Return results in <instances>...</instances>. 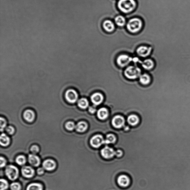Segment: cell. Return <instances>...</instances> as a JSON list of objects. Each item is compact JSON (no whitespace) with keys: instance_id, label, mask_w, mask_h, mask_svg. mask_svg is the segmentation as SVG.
Instances as JSON below:
<instances>
[{"instance_id":"1","label":"cell","mask_w":190,"mask_h":190,"mask_svg":"<svg viewBox=\"0 0 190 190\" xmlns=\"http://www.w3.org/2000/svg\"><path fill=\"white\" fill-rule=\"evenodd\" d=\"M144 27V22L142 19L135 17L127 20L125 27L130 33L136 34L142 31Z\"/></svg>"},{"instance_id":"2","label":"cell","mask_w":190,"mask_h":190,"mask_svg":"<svg viewBox=\"0 0 190 190\" xmlns=\"http://www.w3.org/2000/svg\"><path fill=\"white\" fill-rule=\"evenodd\" d=\"M117 7L122 14H129L136 10L137 2L136 0H118Z\"/></svg>"},{"instance_id":"3","label":"cell","mask_w":190,"mask_h":190,"mask_svg":"<svg viewBox=\"0 0 190 190\" xmlns=\"http://www.w3.org/2000/svg\"><path fill=\"white\" fill-rule=\"evenodd\" d=\"M141 74V69L138 67L133 66L128 67L125 71V76L129 79H136L140 77Z\"/></svg>"},{"instance_id":"4","label":"cell","mask_w":190,"mask_h":190,"mask_svg":"<svg viewBox=\"0 0 190 190\" xmlns=\"http://www.w3.org/2000/svg\"><path fill=\"white\" fill-rule=\"evenodd\" d=\"M5 173L7 177L11 180H16L19 176L18 169L12 165L7 166L5 169Z\"/></svg>"},{"instance_id":"5","label":"cell","mask_w":190,"mask_h":190,"mask_svg":"<svg viewBox=\"0 0 190 190\" xmlns=\"http://www.w3.org/2000/svg\"><path fill=\"white\" fill-rule=\"evenodd\" d=\"M104 139L102 135H95L90 139V144L93 148H98L104 144Z\"/></svg>"},{"instance_id":"6","label":"cell","mask_w":190,"mask_h":190,"mask_svg":"<svg viewBox=\"0 0 190 190\" xmlns=\"http://www.w3.org/2000/svg\"><path fill=\"white\" fill-rule=\"evenodd\" d=\"M102 27L104 31L109 33H113L117 28L114 21L109 19L104 20L103 22Z\"/></svg>"},{"instance_id":"7","label":"cell","mask_w":190,"mask_h":190,"mask_svg":"<svg viewBox=\"0 0 190 190\" xmlns=\"http://www.w3.org/2000/svg\"><path fill=\"white\" fill-rule=\"evenodd\" d=\"M115 150L108 146H105L101 150V155L105 159H112L115 156Z\"/></svg>"},{"instance_id":"8","label":"cell","mask_w":190,"mask_h":190,"mask_svg":"<svg viewBox=\"0 0 190 190\" xmlns=\"http://www.w3.org/2000/svg\"><path fill=\"white\" fill-rule=\"evenodd\" d=\"M112 125L114 128L117 129L122 128L124 126L125 123V118L120 115L116 116L113 118L112 121Z\"/></svg>"},{"instance_id":"9","label":"cell","mask_w":190,"mask_h":190,"mask_svg":"<svg viewBox=\"0 0 190 190\" xmlns=\"http://www.w3.org/2000/svg\"><path fill=\"white\" fill-rule=\"evenodd\" d=\"M65 97L68 102L70 103H74L77 100L78 95L75 90L69 89L66 92Z\"/></svg>"},{"instance_id":"10","label":"cell","mask_w":190,"mask_h":190,"mask_svg":"<svg viewBox=\"0 0 190 190\" xmlns=\"http://www.w3.org/2000/svg\"><path fill=\"white\" fill-rule=\"evenodd\" d=\"M117 183L118 186L122 188H126L130 184V180L129 177L125 175L118 177Z\"/></svg>"},{"instance_id":"11","label":"cell","mask_w":190,"mask_h":190,"mask_svg":"<svg viewBox=\"0 0 190 190\" xmlns=\"http://www.w3.org/2000/svg\"><path fill=\"white\" fill-rule=\"evenodd\" d=\"M132 59L126 55H121L117 59V63L119 66L125 67L127 66L131 61Z\"/></svg>"},{"instance_id":"12","label":"cell","mask_w":190,"mask_h":190,"mask_svg":"<svg viewBox=\"0 0 190 190\" xmlns=\"http://www.w3.org/2000/svg\"><path fill=\"white\" fill-rule=\"evenodd\" d=\"M127 20L125 15L120 14L118 15L114 20V22L117 27L120 28L126 27L127 22Z\"/></svg>"},{"instance_id":"13","label":"cell","mask_w":190,"mask_h":190,"mask_svg":"<svg viewBox=\"0 0 190 190\" xmlns=\"http://www.w3.org/2000/svg\"><path fill=\"white\" fill-rule=\"evenodd\" d=\"M152 50L151 47L142 46L137 48L136 52L138 55L142 57H146L149 55Z\"/></svg>"},{"instance_id":"14","label":"cell","mask_w":190,"mask_h":190,"mask_svg":"<svg viewBox=\"0 0 190 190\" xmlns=\"http://www.w3.org/2000/svg\"><path fill=\"white\" fill-rule=\"evenodd\" d=\"M104 99L103 95L101 93H94L91 97L92 103L96 106H98L101 104Z\"/></svg>"},{"instance_id":"15","label":"cell","mask_w":190,"mask_h":190,"mask_svg":"<svg viewBox=\"0 0 190 190\" xmlns=\"http://www.w3.org/2000/svg\"><path fill=\"white\" fill-rule=\"evenodd\" d=\"M22 175L27 178L33 177L35 174V171L32 167L29 166H24L21 169Z\"/></svg>"},{"instance_id":"16","label":"cell","mask_w":190,"mask_h":190,"mask_svg":"<svg viewBox=\"0 0 190 190\" xmlns=\"http://www.w3.org/2000/svg\"><path fill=\"white\" fill-rule=\"evenodd\" d=\"M43 168L48 171L53 170L55 168L56 164L51 159H47L42 164Z\"/></svg>"},{"instance_id":"17","label":"cell","mask_w":190,"mask_h":190,"mask_svg":"<svg viewBox=\"0 0 190 190\" xmlns=\"http://www.w3.org/2000/svg\"><path fill=\"white\" fill-rule=\"evenodd\" d=\"M28 160L30 164L35 167L38 166L41 163L39 157L33 154H30L28 156Z\"/></svg>"},{"instance_id":"18","label":"cell","mask_w":190,"mask_h":190,"mask_svg":"<svg viewBox=\"0 0 190 190\" xmlns=\"http://www.w3.org/2000/svg\"><path fill=\"white\" fill-rule=\"evenodd\" d=\"M109 113L108 109L102 108H99L97 112V116L99 120H104L108 117Z\"/></svg>"},{"instance_id":"19","label":"cell","mask_w":190,"mask_h":190,"mask_svg":"<svg viewBox=\"0 0 190 190\" xmlns=\"http://www.w3.org/2000/svg\"><path fill=\"white\" fill-rule=\"evenodd\" d=\"M24 117L28 122H33L35 118V114L33 111L30 110H26L24 113Z\"/></svg>"},{"instance_id":"20","label":"cell","mask_w":190,"mask_h":190,"mask_svg":"<svg viewBox=\"0 0 190 190\" xmlns=\"http://www.w3.org/2000/svg\"><path fill=\"white\" fill-rule=\"evenodd\" d=\"M127 121L130 125L135 126L139 123L140 120L138 116L135 114H131L127 118Z\"/></svg>"},{"instance_id":"21","label":"cell","mask_w":190,"mask_h":190,"mask_svg":"<svg viewBox=\"0 0 190 190\" xmlns=\"http://www.w3.org/2000/svg\"><path fill=\"white\" fill-rule=\"evenodd\" d=\"M87 124L84 122H79L76 126V130L78 132L83 133L86 131L88 128Z\"/></svg>"},{"instance_id":"22","label":"cell","mask_w":190,"mask_h":190,"mask_svg":"<svg viewBox=\"0 0 190 190\" xmlns=\"http://www.w3.org/2000/svg\"><path fill=\"white\" fill-rule=\"evenodd\" d=\"M143 68L147 70H150L153 68L155 63L153 60L148 59L145 60L142 63Z\"/></svg>"},{"instance_id":"23","label":"cell","mask_w":190,"mask_h":190,"mask_svg":"<svg viewBox=\"0 0 190 190\" xmlns=\"http://www.w3.org/2000/svg\"><path fill=\"white\" fill-rule=\"evenodd\" d=\"M10 138L5 133H2L0 137V143L1 145L6 147L10 143Z\"/></svg>"},{"instance_id":"24","label":"cell","mask_w":190,"mask_h":190,"mask_svg":"<svg viewBox=\"0 0 190 190\" xmlns=\"http://www.w3.org/2000/svg\"><path fill=\"white\" fill-rule=\"evenodd\" d=\"M116 136L114 135L108 134L107 135L106 139H104V144H114L116 142Z\"/></svg>"},{"instance_id":"25","label":"cell","mask_w":190,"mask_h":190,"mask_svg":"<svg viewBox=\"0 0 190 190\" xmlns=\"http://www.w3.org/2000/svg\"><path fill=\"white\" fill-rule=\"evenodd\" d=\"M43 186L38 183H33L30 184L26 190H43Z\"/></svg>"},{"instance_id":"26","label":"cell","mask_w":190,"mask_h":190,"mask_svg":"<svg viewBox=\"0 0 190 190\" xmlns=\"http://www.w3.org/2000/svg\"><path fill=\"white\" fill-rule=\"evenodd\" d=\"M139 80L141 84L146 85L150 83L151 82V78L149 75L145 74L141 75Z\"/></svg>"},{"instance_id":"27","label":"cell","mask_w":190,"mask_h":190,"mask_svg":"<svg viewBox=\"0 0 190 190\" xmlns=\"http://www.w3.org/2000/svg\"><path fill=\"white\" fill-rule=\"evenodd\" d=\"M78 105L80 108L85 109L87 108L89 106V102L87 99L85 98H82L78 101Z\"/></svg>"},{"instance_id":"28","label":"cell","mask_w":190,"mask_h":190,"mask_svg":"<svg viewBox=\"0 0 190 190\" xmlns=\"http://www.w3.org/2000/svg\"><path fill=\"white\" fill-rule=\"evenodd\" d=\"M16 161L18 165L22 166L25 164L27 161V160L24 156L20 155L16 158Z\"/></svg>"},{"instance_id":"29","label":"cell","mask_w":190,"mask_h":190,"mask_svg":"<svg viewBox=\"0 0 190 190\" xmlns=\"http://www.w3.org/2000/svg\"><path fill=\"white\" fill-rule=\"evenodd\" d=\"M9 188V184L7 180L1 179V187L0 190H7Z\"/></svg>"},{"instance_id":"30","label":"cell","mask_w":190,"mask_h":190,"mask_svg":"<svg viewBox=\"0 0 190 190\" xmlns=\"http://www.w3.org/2000/svg\"><path fill=\"white\" fill-rule=\"evenodd\" d=\"M10 189L11 190H21V186L18 182H13L10 185Z\"/></svg>"},{"instance_id":"31","label":"cell","mask_w":190,"mask_h":190,"mask_svg":"<svg viewBox=\"0 0 190 190\" xmlns=\"http://www.w3.org/2000/svg\"><path fill=\"white\" fill-rule=\"evenodd\" d=\"M76 125H75L74 123L73 122H67L65 124V127L69 131H72L74 129L76 128Z\"/></svg>"},{"instance_id":"32","label":"cell","mask_w":190,"mask_h":190,"mask_svg":"<svg viewBox=\"0 0 190 190\" xmlns=\"http://www.w3.org/2000/svg\"><path fill=\"white\" fill-rule=\"evenodd\" d=\"M0 122H1V131H3L4 130L7 126V122L4 118L1 117L0 118Z\"/></svg>"},{"instance_id":"33","label":"cell","mask_w":190,"mask_h":190,"mask_svg":"<svg viewBox=\"0 0 190 190\" xmlns=\"http://www.w3.org/2000/svg\"><path fill=\"white\" fill-rule=\"evenodd\" d=\"M6 130L8 134L12 135L14 134L15 132V129L14 128L11 126H9L7 127L6 128Z\"/></svg>"},{"instance_id":"34","label":"cell","mask_w":190,"mask_h":190,"mask_svg":"<svg viewBox=\"0 0 190 190\" xmlns=\"http://www.w3.org/2000/svg\"><path fill=\"white\" fill-rule=\"evenodd\" d=\"M31 151L33 154H35L38 153L39 151L38 147L36 145H33L32 146L31 148Z\"/></svg>"},{"instance_id":"35","label":"cell","mask_w":190,"mask_h":190,"mask_svg":"<svg viewBox=\"0 0 190 190\" xmlns=\"http://www.w3.org/2000/svg\"><path fill=\"white\" fill-rule=\"evenodd\" d=\"M123 152L120 149H118L116 151L115 156L118 158L121 157L123 155Z\"/></svg>"},{"instance_id":"36","label":"cell","mask_w":190,"mask_h":190,"mask_svg":"<svg viewBox=\"0 0 190 190\" xmlns=\"http://www.w3.org/2000/svg\"><path fill=\"white\" fill-rule=\"evenodd\" d=\"M1 167L2 168V167H4L6 164L7 161L6 160L2 157H1Z\"/></svg>"},{"instance_id":"37","label":"cell","mask_w":190,"mask_h":190,"mask_svg":"<svg viewBox=\"0 0 190 190\" xmlns=\"http://www.w3.org/2000/svg\"><path fill=\"white\" fill-rule=\"evenodd\" d=\"M88 111L91 114H94L96 112L97 110L95 107L93 106H90L88 108Z\"/></svg>"},{"instance_id":"38","label":"cell","mask_w":190,"mask_h":190,"mask_svg":"<svg viewBox=\"0 0 190 190\" xmlns=\"http://www.w3.org/2000/svg\"><path fill=\"white\" fill-rule=\"evenodd\" d=\"M44 168H41V167L38 169L37 170L38 174L40 175L44 174Z\"/></svg>"}]
</instances>
